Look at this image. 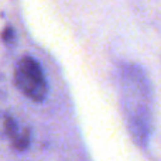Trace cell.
<instances>
[{
  "instance_id": "obj_1",
  "label": "cell",
  "mask_w": 161,
  "mask_h": 161,
  "mask_svg": "<svg viewBox=\"0 0 161 161\" xmlns=\"http://www.w3.org/2000/svg\"><path fill=\"white\" fill-rule=\"evenodd\" d=\"M116 83L122 113L131 139L147 148L154 131V89L146 69L130 61L119 62Z\"/></svg>"
},
{
  "instance_id": "obj_2",
  "label": "cell",
  "mask_w": 161,
  "mask_h": 161,
  "mask_svg": "<svg viewBox=\"0 0 161 161\" xmlns=\"http://www.w3.org/2000/svg\"><path fill=\"white\" fill-rule=\"evenodd\" d=\"M16 88L27 99L36 103H42L48 96V80L45 78L41 64L34 57L24 55L17 61L13 72Z\"/></svg>"
},
{
  "instance_id": "obj_3",
  "label": "cell",
  "mask_w": 161,
  "mask_h": 161,
  "mask_svg": "<svg viewBox=\"0 0 161 161\" xmlns=\"http://www.w3.org/2000/svg\"><path fill=\"white\" fill-rule=\"evenodd\" d=\"M3 129H4V133L7 134V137L11 140V142H13V140L20 134V131L23 130V129L19 126L17 120L8 113H4V116H3Z\"/></svg>"
},
{
  "instance_id": "obj_4",
  "label": "cell",
  "mask_w": 161,
  "mask_h": 161,
  "mask_svg": "<svg viewBox=\"0 0 161 161\" xmlns=\"http://www.w3.org/2000/svg\"><path fill=\"white\" fill-rule=\"evenodd\" d=\"M31 143V131L28 127H23V130L20 131V134L11 142V146L16 148L17 151H24L25 148H28Z\"/></svg>"
},
{
  "instance_id": "obj_5",
  "label": "cell",
  "mask_w": 161,
  "mask_h": 161,
  "mask_svg": "<svg viewBox=\"0 0 161 161\" xmlns=\"http://www.w3.org/2000/svg\"><path fill=\"white\" fill-rule=\"evenodd\" d=\"M0 40L7 45L14 44V42H16V31H14V28L11 27V25H6V27L3 28L2 34H0Z\"/></svg>"
}]
</instances>
